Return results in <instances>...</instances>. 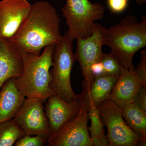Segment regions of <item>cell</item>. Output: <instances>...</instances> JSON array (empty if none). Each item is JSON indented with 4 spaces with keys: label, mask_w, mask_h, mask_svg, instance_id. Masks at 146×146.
<instances>
[{
    "label": "cell",
    "mask_w": 146,
    "mask_h": 146,
    "mask_svg": "<svg viewBox=\"0 0 146 146\" xmlns=\"http://www.w3.org/2000/svg\"><path fill=\"white\" fill-rule=\"evenodd\" d=\"M25 133L13 119L0 122V146H12Z\"/></svg>",
    "instance_id": "18"
},
{
    "label": "cell",
    "mask_w": 146,
    "mask_h": 146,
    "mask_svg": "<svg viewBox=\"0 0 146 146\" xmlns=\"http://www.w3.org/2000/svg\"><path fill=\"white\" fill-rule=\"evenodd\" d=\"M50 138L43 135H29L25 134L19 138L14 144L15 146H47Z\"/></svg>",
    "instance_id": "20"
},
{
    "label": "cell",
    "mask_w": 146,
    "mask_h": 146,
    "mask_svg": "<svg viewBox=\"0 0 146 146\" xmlns=\"http://www.w3.org/2000/svg\"><path fill=\"white\" fill-rule=\"evenodd\" d=\"M100 118L107 128L108 146H136L139 138L123 118L122 109L110 100L96 105Z\"/></svg>",
    "instance_id": "6"
},
{
    "label": "cell",
    "mask_w": 146,
    "mask_h": 146,
    "mask_svg": "<svg viewBox=\"0 0 146 146\" xmlns=\"http://www.w3.org/2000/svg\"><path fill=\"white\" fill-rule=\"evenodd\" d=\"M54 46L45 47L39 55L20 52L23 71L22 75L16 78V82L19 91L25 97L38 98L45 103L49 97L55 94L50 86V69L53 65Z\"/></svg>",
    "instance_id": "3"
},
{
    "label": "cell",
    "mask_w": 146,
    "mask_h": 146,
    "mask_svg": "<svg viewBox=\"0 0 146 146\" xmlns=\"http://www.w3.org/2000/svg\"><path fill=\"white\" fill-rule=\"evenodd\" d=\"M133 103L136 106L146 112V86H142L134 97Z\"/></svg>",
    "instance_id": "23"
},
{
    "label": "cell",
    "mask_w": 146,
    "mask_h": 146,
    "mask_svg": "<svg viewBox=\"0 0 146 146\" xmlns=\"http://www.w3.org/2000/svg\"><path fill=\"white\" fill-rule=\"evenodd\" d=\"M42 100L27 98L13 120L29 135H43L51 137L49 124Z\"/></svg>",
    "instance_id": "8"
},
{
    "label": "cell",
    "mask_w": 146,
    "mask_h": 146,
    "mask_svg": "<svg viewBox=\"0 0 146 146\" xmlns=\"http://www.w3.org/2000/svg\"><path fill=\"white\" fill-rule=\"evenodd\" d=\"M107 29L98 23L95 24L94 31L90 36L77 39V46L74 53L75 60L78 61L84 80L82 93L89 92L94 78L91 73L92 65L101 59L104 53L102 46Z\"/></svg>",
    "instance_id": "7"
},
{
    "label": "cell",
    "mask_w": 146,
    "mask_h": 146,
    "mask_svg": "<svg viewBox=\"0 0 146 146\" xmlns=\"http://www.w3.org/2000/svg\"><path fill=\"white\" fill-rule=\"evenodd\" d=\"M119 76H104L96 77L87 94L78 95L77 100L81 104L89 106V100L94 104L109 100L112 89Z\"/></svg>",
    "instance_id": "15"
},
{
    "label": "cell",
    "mask_w": 146,
    "mask_h": 146,
    "mask_svg": "<svg viewBox=\"0 0 146 146\" xmlns=\"http://www.w3.org/2000/svg\"><path fill=\"white\" fill-rule=\"evenodd\" d=\"M136 2L139 4L142 5L144 3H145L146 0H136Z\"/></svg>",
    "instance_id": "24"
},
{
    "label": "cell",
    "mask_w": 146,
    "mask_h": 146,
    "mask_svg": "<svg viewBox=\"0 0 146 146\" xmlns=\"http://www.w3.org/2000/svg\"><path fill=\"white\" fill-rule=\"evenodd\" d=\"M100 61L104 76H119L120 75L123 67L117 58L112 54L104 53Z\"/></svg>",
    "instance_id": "19"
},
{
    "label": "cell",
    "mask_w": 146,
    "mask_h": 146,
    "mask_svg": "<svg viewBox=\"0 0 146 146\" xmlns=\"http://www.w3.org/2000/svg\"><path fill=\"white\" fill-rule=\"evenodd\" d=\"M45 104V114L52 136L75 116L81 108L76 101L68 102L55 94L49 97Z\"/></svg>",
    "instance_id": "11"
},
{
    "label": "cell",
    "mask_w": 146,
    "mask_h": 146,
    "mask_svg": "<svg viewBox=\"0 0 146 146\" xmlns=\"http://www.w3.org/2000/svg\"><path fill=\"white\" fill-rule=\"evenodd\" d=\"M135 72L143 86H146V50L141 51V60L137 68L135 69Z\"/></svg>",
    "instance_id": "21"
},
{
    "label": "cell",
    "mask_w": 146,
    "mask_h": 146,
    "mask_svg": "<svg viewBox=\"0 0 146 146\" xmlns=\"http://www.w3.org/2000/svg\"><path fill=\"white\" fill-rule=\"evenodd\" d=\"M129 0H108V5L112 13H121L127 7Z\"/></svg>",
    "instance_id": "22"
},
{
    "label": "cell",
    "mask_w": 146,
    "mask_h": 146,
    "mask_svg": "<svg viewBox=\"0 0 146 146\" xmlns=\"http://www.w3.org/2000/svg\"><path fill=\"white\" fill-rule=\"evenodd\" d=\"M88 103L89 118L91 121L88 130L92 145L93 146H108V141L105 134L104 125L100 118L96 105L90 100Z\"/></svg>",
    "instance_id": "17"
},
{
    "label": "cell",
    "mask_w": 146,
    "mask_h": 146,
    "mask_svg": "<svg viewBox=\"0 0 146 146\" xmlns=\"http://www.w3.org/2000/svg\"><path fill=\"white\" fill-rule=\"evenodd\" d=\"M27 0L0 1V39H11L30 13Z\"/></svg>",
    "instance_id": "10"
},
{
    "label": "cell",
    "mask_w": 146,
    "mask_h": 146,
    "mask_svg": "<svg viewBox=\"0 0 146 146\" xmlns=\"http://www.w3.org/2000/svg\"><path fill=\"white\" fill-rule=\"evenodd\" d=\"M104 45L117 58L123 68L133 70L134 54L146 46V17L138 22L135 16L128 15L118 23L107 29Z\"/></svg>",
    "instance_id": "2"
},
{
    "label": "cell",
    "mask_w": 146,
    "mask_h": 146,
    "mask_svg": "<svg viewBox=\"0 0 146 146\" xmlns=\"http://www.w3.org/2000/svg\"><path fill=\"white\" fill-rule=\"evenodd\" d=\"M23 71L19 50L10 39H0V90L7 80L20 76Z\"/></svg>",
    "instance_id": "13"
},
{
    "label": "cell",
    "mask_w": 146,
    "mask_h": 146,
    "mask_svg": "<svg viewBox=\"0 0 146 146\" xmlns=\"http://www.w3.org/2000/svg\"><path fill=\"white\" fill-rule=\"evenodd\" d=\"M16 78L7 80L0 90V122L13 119L25 99L16 85Z\"/></svg>",
    "instance_id": "14"
},
{
    "label": "cell",
    "mask_w": 146,
    "mask_h": 146,
    "mask_svg": "<svg viewBox=\"0 0 146 146\" xmlns=\"http://www.w3.org/2000/svg\"><path fill=\"white\" fill-rule=\"evenodd\" d=\"M69 35L73 40L90 36L94 31L95 22L102 20L105 9L99 3L89 0H66L62 7Z\"/></svg>",
    "instance_id": "5"
},
{
    "label": "cell",
    "mask_w": 146,
    "mask_h": 146,
    "mask_svg": "<svg viewBox=\"0 0 146 146\" xmlns=\"http://www.w3.org/2000/svg\"><path fill=\"white\" fill-rule=\"evenodd\" d=\"M88 108L81 107L75 116L53 135L48 146H93L89 130Z\"/></svg>",
    "instance_id": "9"
},
{
    "label": "cell",
    "mask_w": 146,
    "mask_h": 146,
    "mask_svg": "<svg viewBox=\"0 0 146 146\" xmlns=\"http://www.w3.org/2000/svg\"><path fill=\"white\" fill-rule=\"evenodd\" d=\"M142 86L135 70H130L122 68L109 100L122 109L127 105L133 102L135 95Z\"/></svg>",
    "instance_id": "12"
},
{
    "label": "cell",
    "mask_w": 146,
    "mask_h": 146,
    "mask_svg": "<svg viewBox=\"0 0 146 146\" xmlns=\"http://www.w3.org/2000/svg\"><path fill=\"white\" fill-rule=\"evenodd\" d=\"M60 23L57 11L50 3L36 2L31 5L28 16L11 40L21 52L39 55L45 47L62 40Z\"/></svg>",
    "instance_id": "1"
},
{
    "label": "cell",
    "mask_w": 146,
    "mask_h": 146,
    "mask_svg": "<svg viewBox=\"0 0 146 146\" xmlns=\"http://www.w3.org/2000/svg\"><path fill=\"white\" fill-rule=\"evenodd\" d=\"M122 115L127 124L138 136V146H146V112L132 103L123 108Z\"/></svg>",
    "instance_id": "16"
},
{
    "label": "cell",
    "mask_w": 146,
    "mask_h": 146,
    "mask_svg": "<svg viewBox=\"0 0 146 146\" xmlns=\"http://www.w3.org/2000/svg\"><path fill=\"white\" fill-rule=\"evenodd\" d=\"M72 39L68 31L59 43L54 45L53 51L52 69L50 72L51 89L55 94L68 102L76 101L77 96L71 84V74L75 61L73 52Z\"/></svg>",
    "instance_id": "4"
}]
</instances>
